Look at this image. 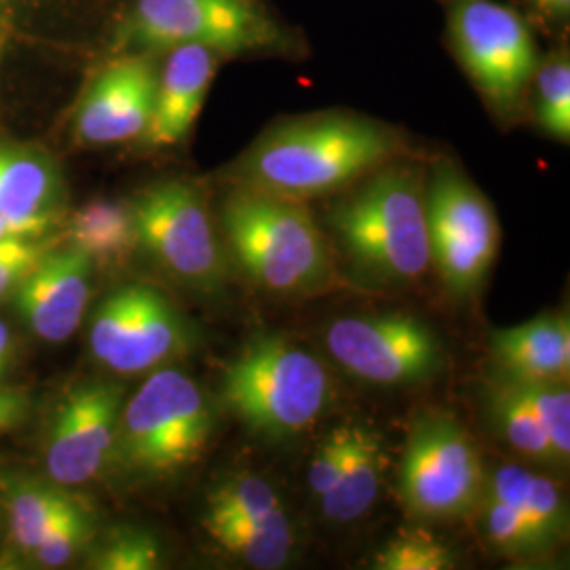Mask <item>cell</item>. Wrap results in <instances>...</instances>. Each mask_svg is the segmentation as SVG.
I'll list each match as a JSON object with an SVG mask.
<instances>
[{
    "instance_id": "obj_16",
    "label": "cell",
    "mask_w": 570,
    "mask_h": 570,
    "mask_svg": "<svg viewBox=\"0 0 570 570\" xmlns=\"http://www.w3.org/2000/svg\"><path fill=\"white\" fill-rule=\"evenodd\" d=\"M220 60V56L197 45H183L165 51L144 142L150 148L183 142L199 119Z\"/></svg>"
},
{
    "instance_id": "obj_7",
    "label": "cell",
    "mask_w": 570,
    "mask_h": 570,
    "mask_svg": "<svg viewBox=\"0 0 570 570\" xmlns=\"http://www.w3.org/2000/svg\"><path fill=\"white\" fill-rule=\"evenodd\" d=\"M446 42L490 110L515 121L541 60L527 16L499 0H446Z\"/></svg>"
},
{
    "instance_id": "obj_20",
    "label": "cell",
    "mask_w": 570,
    "mask_h": 570,
    "mask_svg": "<svg viewBox=\"0 0 570 570\" xmlns=\"http://www.w3.org/2000/svg\"><path fill=\"white\" fill-rule=\"evenodd\" d=\"M60 171L39 153L0 146V212L35 216L60 214Z\"/></svg>"
},
{
    "instance_id": "obj_34",
    "label": "cell",
    "mask_w": 570,
    "mask_h": 570,
    "mask_svg": "<svg viewBox=\"0 0 570 570\" xmlns=\"http://www.w3.org/2000/svg\"><path fill=\"white\" fill-rule=\"evenodd\" d=\"M60 214H35L18 216L0 212V244L23 242V239H42L53 226L58 225Z\"/></svg>"
},
{
    "instance_id": "obj_10",
    "label": "cell",
    "mask_w": 570,
    "mask_h": 570,
    "mask_svg": "<svg viewBox=\"0 0 570 570\" xmlns=\"http://www.w3.org/2000/svg\"><path fill=\"white\" fill-rule=\"evenodd\" d=\"M129 207L138 247L171 279L202 294H218L225 287V252L207 204L193 184H155Z\"/></svg>"
},
{
    "instance_id": "obj_12",
    "label": "cell",
    "mask_w": 570,
    "mask_h": 570,
    "mask_svg": "<svg viewBox=\"0 0 570 570\" xmlns=\"http://www.w3.org/2000/svg\"><path fill=\"white\" fill-rule=\"evenodd\" d=\"M326 346L346 374L379 387L425 383L444 362L435 332L406 313L341 317L327 327Z\"/></svg>"
},
{
    "instance_id": "obj_22",
    "label": "cell",
    "mask_w": 570,
    "mask_h": 570,
    "mask_svg": "<svg viewBox=\"0 0 570 570\" xmlns=\"http://www.w3.org/2000/svg\"><path fill=\"white\" fill-rule=\"evenodd\" d=\"M68 245L81 249L94 265H115L136 247V226L129 204L96 199L79 207L66 223Z\"/></svg>"
},
{
    "instance_id": "obj_13",
    "label": "cell",
    "mask_w": 570,
    "mask_h": 570,
    "mask_svg": "<svg viewBox=\"0 0 570 570\" xmlns=\"http://www.w3.org/2000/svg\"><path fill=\"white\" fill-rule=\"evenodd\" d=\"M122 387L115 383H85L63 395L45 442V469L63 489L96 480L115 461Z\"/></svg>"
},
{
    "instance_id": "obj_17",
    "label": "cell",
    "mask_w": 570,
    "mask_h": 570,
    "mask_svg": "<svg viewBox=\"0 0 570 570\" xmlns=\"http://www.w3.org/2000/svg\"><path fill=\"white\" fill-rule=\"evenodd\" d=\"M490 351L499 372L510 379L569 383V317L543 313L520 326L497 330L490 336Z\"/></svg>"
},
{
    "instance_id": "obj_6",
    "label": "cell",
    "mask_w": 570,
    "mask_h": 570,
    "mask_svg": "<svg viewBox=\"0 0 570 570\" xmlns=\"http://www.w3.org/2000/svg\"><path fill=\"white\" fill-rule=\"evenodd\" d=\"M214 433V407L199 383L176 367H157L122 404L115 459L161 480L195 465Z\"/></svg>"
},
{
    "instance_id": "obj_3",
    "label": "cell",
    "mask_w": 570,
    "mask_h": 570,
    "mask_svg": "<svg viewBox=\"0 0 570 570\" xmlns=\"http://www.w3.org/2000/svg\"><path fill=\"white\" fill-rule=\"evenodd\" d=\"M220 225L237 265L263 292L308 298L327 292L336 279L326 235L306 204L233 186Z\"/></svg>"
},
{
    "instance_id": "obj_2",
    "label": "cell",
    "mask_w": 570,
    "mask_h": 570,
    "mask_svg": "<svg viewBox=\"0 0 570 570\" xmlns=\"http://www.w3.org/2000/svg\"><path fill=\"white\" fill-rule=\"evenodd\" d=\"M425 186L428 167L406 157L338 193L327 223L360 279L397 287L428 275Z\"/></svg>"
},
{
    "instance_id": "obj_21",
    "label": "cell",
    "mask_w": 570,
    "mask_h": 570,
    "mask_svg": "<svg viewBox=\"0 0 570 570\" xmlns=\"http://www.w3.org/2000/svg\"><path fill=\"white\" fill-rule=\"evenodd\" d=\"M205 530L228 556L252 569H282L296 546L294 527L284 508L258 518L205 524Z\"/></svg>"
},
{
    "instance_id": "obj_24",
    "label": "cell",
    "mask_w": 570,
    "mask_h": 570,
    "mask_svg": "<svg viewBox=\"0 0 570 570\" xmlns=\"http://www.w3.org/2000/svg\"><path fill=\"white\" fill-rule=\"evenodd\" d=\"M9 532L21 551L30 553L61 518L81 501L51 482H16L7 492Z\"/></svg>"
},
{
    "instance_id": "obj_33",
    "label": "cell",
    "mask_w": 570,
    "mask_h": 570,
    "mask_svg": "<svg viewBox=\"0 0 570 570\" xmlns=\"http://www.w3.org/2000/svg\"><path fill=\"white\" fill-rule=\"evenodd\" d=\"M47 252L49 245L42 239L0 244V298L16 292V287L35 271Z\"/></svg>"
},
{
    "instance_id": "obj_9",
    "label": "cell",
    "mask_w": 570,
    "mask_h": 570,
    "mask_svg": "<svg viewBox=\"0 0 570 570\" xmlns=\"http://www.w3.org/2000/svg\"><path fill=\"white\" fill-rule=\"evenodd\" d=\"M425 204L431 266L454 298H473L487 282L501 244L492 205L450 159H438L429 167Z\"/></svg>"
},
{
    "instance_id": "obj_38",
    "label": "cell",
    "mask_w": 570,
    "mask_h": 570,
    "mask_svg": "<svg viewBox=\"0 0 570 570\" xmlns=\"http://www.w3.org/2000/svg\"><path fill=\"white\" fill-rule=\"evenodd\" d=\"M2 4H4V0H0V9H2Z\"/></svg>"
},
{
    "instance_id": "obj_23",
    "label": "cell",
    "mask_w": 570,
    "mask_h": 570,
    "mask_svg": "<svg viewBox=\"0 0 570 570\" xmlns=\"http://www.w3.org/2000/svg\"><path fill=\"white\" fill-rule=\"evenodd\" d=\"M487 404L494 419V425L501 431L503 440L527 461L541 468L562 469L556 452L551 449L550 438L541 428L539 419L530 410L524 397L513 387L508 376L497 372L487 387Z\"/></svg>"
},
{
    "instance_id": "obj_5",
    "label": "cell",
    "mask_w": 570,
    "mask_h": 570,
    "mask_svg": "<svg viewBox=\"0 0 570 570\" xmlns=\"http://www.w3.org/2000/svg\"><path fill=\"white\" fill-rule=\"evenodd\" d=\"M332 395L326 366L282 334L252 336L223 372V400L230 414L271 440L313 428Z\"/></svg>"
},
{
    "instance_id": "obj_28",
    "label": "cell",
    "mask_w": 570,
    "mask_h": 570,
    "mask_svg": "<svg viewBox=\"0 0 570 570\" xmlns=\"http://www.w3.org/2000/svg\"><path fill=\"white\" fill-rule=\"evenodd\" d=\"M379 570H449L456 556L449 546L425 529L402 530L374 558Z\"/></svg>"
},
{
    "instance_id": "obj_14",
    "label": "cell",
    "mask_w": 570,
    "mask_h": 570,
    "mask_svg": "<svg viewBox=\"0 0 570 570\" xmlns=\"http://www.w3.org/2000/svg\"><path fill=\"white\" fill-rule=\"evenodd\" d=\"M159 63L155 53L129 51L106 63L77 110V136L91 146L142 140L153 117Z\"/></svg>"
},
{
    "instance_id": "obj_32",
    "label": "cell",
    "mask_w": 570,
    "mask_h": 570,
    "mask_svg": "<svg viewBox=\"0 0 570 570\" xmlns=\"http://www.w3.org/2000/svg\"><path fill=\"white\" fill-rule=\"evenodd\" d=\"M360 425H338L327 433L311 459L306 482L311 492L320 499L343 475L351 454L355 450Z\"/></svg>"
},
{
    "instance_id": "obj_19",
    "label": "cell",
    "mask_w": 570,
    "mask_h": 570,
    "mask_svg": "<svg viewBox=\"0 0 570 570\" xmlns=\"http://www.w3.org/2000/svg\"><path fill=\"white\" fill-rule=\"evenodd\" d=\"M387 456L381 438L360 425L355 450L338 482L320 497L322 513L330 522L348 524L364 518L376 503L385 482Z\"/></svg>"
},
{
    "instance_id": "obj_1",
    "label": "cell",
    "mask_w": 570,
    "mask_h": 570,
    "mask_svg": "<svg viewBox=\"0 0 570 570\" xmlns=\"http://www.w3.org/2000/svg\"><path fill=\"white\" fill-rule=\"evenodd\" d=\"M410 155L397 127L348 110H326L266 127L228 169V178L237 188L308 204L338 195Z\"/></svg>"
},
{
    "instance_id": "obj_37",
    "label": "cell",
    "mask_w": 570,
    "mask_h": 570,
    "mask_svg": "<svg viewBox=\"0 0 570 570\" xmlns=\"http://www.w3.org/2000/svg\"><path fill=\"white\" fill-rule=\"evenodd\" d=\"M9 351H11V338H9V330L0 322V372L7 367L9 362Z\"/></svg>"
},
{
    "instance_id": "obj_30",
    "label": "cell",
    "mask_w": 570,
    "mask_h": 570,
    "mask_svg": "<svg viewBox=\"0 0 570 570\" xmlns=\"http://www.w3.org/2000/svg\"><path fill=\"white\" fill-rule=\"evenodd\" d=\"M94 539L91 513L79 503L68 511L60 522L49 530L41 543L30 551V556L45 569H60L72 562Z\"/></svg>"
},
{
    "instance_id": "obj_36",
    "label": "cell",
    "mask_w": 570,
    "mask_h": 570,
    "mask_svg": "<svg viewBox=\"0 0 570 570\" xmlns=\"http://www.w3.org/2000/svg\"><path fill=\"white\" fill-rule=\"evenodd\" d=\"M539 20L550 21L556 26L569 23L570 0H522Z\"/></svg>"
},
{
    "instance_id": "obj_18",
    "label": "cell",
    "mask_w": 570,
    "mask_h": 570,
    "mask_svg": "<svg viewBox=\"0 0 570 570\" xmlns=\"http://www.w3.org/2000/svg\"><path fill=\"white\" fill-rule=\"evenodd\" d=\"M508 503L529 527L543 550L551 551L569 534V505L562 489L550 475L522 465H501L487 473V489Z\"/></svg>"
},
{
    "instance_id": "obj_29",
    "label": "cell",
    "mask_w": 570,
    "mask_h": 570,
    "mask_svg": "<svg viewBox=\"0 0 570 570\" xmlns=\"http://www.w3.org/2000/svg\"><path fill=\"white\" fill-rule=\"evenodd\" d=\"M482 513V530L490 548L505 558H537L548 551L539 543L527 522L511 510L508 503L499 501L489 492L482 494L478 505Z\"/></svg>"
},
{
    "instance_id": "obj_11",
    "label": "cell",
    "mask_w": 570,
    "mask_h": 570,
    "mask_svg": "<svg viewBox=\"0 0 570 570\" xmlns=\"http://www.w3.org/2000/svg\"><path fill=\"white\" fill-rule=\"evenodd\" d=\"M190 327L161 289L122 285L108 294L89 327L94 357L117 374H144L183 355Z\"/></svg>"
},
{
    "instance_id": "obj_35",
    "label": "cell",
    "mask_w": 570,
    "mask_h": 570,
    "mask_svg": "<svg viewBox=\"0 0 570 570\" xmlns=\"http://www.w3.org/2000/svg\"><path fill=\"white\" fill-rule=\"evenodd\" d=\"M26 416V402L18 391L0 387V431L20 425Z\"/></svg>"
},
{
    "instance_id": "obj_4",
    "label": "cell",
    "mask_w": 570,
    "mask_h": 570,
    "mask_svg": "<svg viewBox=\"0 0 570 570\" xmlns=\"http://www.w3.org/2000/svg\"><path fill=\"white\" fill-rule=\"evenodd\" d=\"M119 39L125 53L197 45L223 60L306 56L305 37L263 0H131Z\"/></svg>"
},
{
    "instance_id": "obj_8",
    "label": "cell",
    "mask_w": 570,
    "mask_h": 570,
    "mask_svg": "<svg viewBox=\"0 0 570 570\" xmlns=\"http://www.w3.org/2000/svg\"><path fill=\"white\" fill-rule=\"evenodd\" d=\"M487 469L473 438L449 412H425L407 431L400 501L416 522L461 520L478 510Z\"/></svg>"
},
{
    "instance_id": "obj_31",
    "label": "cell",
    "mask_w": 570,
    "mask_h": 570,
    "mask_svg": "<svg viewBox=\"0 0 570 570\" xmlns=\"http://www.w3.org/2000/svg\"><path fill=\"white\" fill-rule=\"evenodd\" d=\"M94 569L153 570L161 567L159 541L140 529L115 530L91 560Z\"/></svg>"
},
{
    "instance_id": "obj_25",
    "label": "cell",
    "mask_w": 570,
    "mask_h": 570,
    "mask_svg": "<svg viewBox=\"0 0 570 570\" xmlns=\"http://www.w3.org/2000/svg\"><path fill=\"white\" fill-rule=\"evenodd\" d=\"M534 121L558 142L570 140V53L567 45L541 56L530 81Z\"/></svg>"
},
{
    "instance_id": "obj_27",
    "label": "cell",
    "mask_w": 570,
    "mask_h": 570,
    "mask_svg": "<svg viewBox=\"0 0 570 570\" xmlns=\"http://www.w3.org/2000/svg\"><path fill=\"white\" fill-rule=\"evenodd\" d=\"M510 381L513 387L518 389V393L524 397L530 410L534 412L541 428L546 429L560 468H567L570 459L569 383L518 381V379H510Z\"/></svg>"
},
{
    "instance_id": "obj_15",
    "label": "cell",
    "mask_w": 570,
    "mask_h": 570,
    "mask_svg": "<svg viewBox=\"0 0 570 570\" xmlns=\"http://www.w3.org/2000/svg\"><path fill=\"white\" fill-rule=\"evenodd\" d=\"M94 261L68 245L49 249L16 287L21 320L47 343H63L81 326L91 298Z\"/></svg>"
},
{
    "instance_id": "obj_26",
    "label": "cell",
    "mask_w": 570,
    "mask_h": 570,
    "mask_svg": "<svg viewBox=\"0 0 570 570\" xmlns=\"http://www.w3.org/2000/svg\"><path fill=\"white\" fill-rule=\"evenodd\" d=\"M284 508L277 490L258 473H237L209 494L205 524L258 518Z\"/></svg>"
}]
</instances>
